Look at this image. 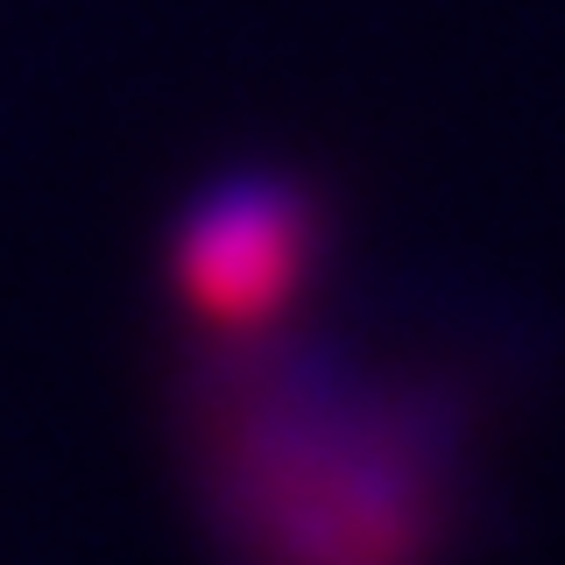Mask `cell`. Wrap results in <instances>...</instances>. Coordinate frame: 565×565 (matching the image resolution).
<instances>
[{
	"label": "cell",
	"instance_id": "obj_1",
	"mask_svg": "<svg viewBox=\"0 0 565 565\" xmlns=\"http://www.w3.org/2000/svg\"><path fill=\"white\" fill-rule=\"evenodd\" d=\"M305 255H311V205L282 177L212 184L199 212L184 220V241H177L184 290L226 326L269 318L290 297V282L305 276Z\"/></svg>",
	"mask_w": 565,
	"mask_h": 565
}]
</instances>
